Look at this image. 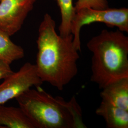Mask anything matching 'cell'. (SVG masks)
Listing matches in <instances>:
<instances>
[{
	"label": "cell",
	"mask_w": 128,
	"mask_h": 128,
	"mask_svg": "<svg viewBox=\"0 0 128 128\" xmlns=\"http://www.w3.org/2000/svg\"><path fill=\"white\" fill-rule=\"evenodd\" d=\"M0 128H35L18 107L0 105Z\"/></svg>",
	"instance_id": "cell-9"
},
{
	"label": "cell",
	"mask_w": 128,
	"mask_h": 128,
	"mask_svg": "<svg viewBox=\"0 0 128 128\" xmlns=\"http://www.w3.org/2000/svg\"><path fill=\"white\" fill-rule=\"evenodd\" d=\"M94 22L104 23L108 26L116 27L122 32H128V9L126 8L102 10L84 8L76 12L72 20L71 33L74 43L81 51L80 32L85 25Z\"/></svg>",
	"instance_id": "cell-4"
},
{
	"label": "cell",
	"mask_w": 128,
	"mask_h": 128,
	"mask_svg": "<svg viewBox=\"0 0 128 128\" xmlns=\"http://www.w3.org/2000/svg\"><path fill=\"white\" fill-rule=\"evenodd\" d=\"M102 102L128 110V78L111 82L102 89Z\"/></svg>",
	"instance_id": "cell-7"
},
{
	"label": "cell",
	"mask_w": 128,
	"mask_h": 128,
	"mask_svg": "<svg viewBox=\"0 0 128 128\" xmlns=\"http://www.w3.org/2000/svg\"><path fill=\"white\" fill-rule=\"evenodd\" d=\"M37 0H0V30L12 36L20 30Z\"/></svg>",
	"instance_id": "cell-6"
},
{
	"label": "cell",
	"mask_w": 128,
	"mask_h": 128,
	"mask_svg": "<svg viewBox=\"0 0 128 128\" xmlns=\"http://www.w3.org/2000/svg\"><path fill=\"white\" fill-rule=\"evenodd\" d=\"M14 71L10 68V64L0 60V80L8 77Z\"/></svg>",
	"instance_id": "cell-13"
},
{
	"label": "cell",
	"mask_w": 128,
	"mask_h": 128,
	"mask_svg": "<svg viewBox=\"0 0 128 128\" xmlns=\"http://www.w3.org/2000/svg\"><path fill=\"white\" fill-rule=\"evenodd\" d=\"M60 7L61 22L59 27V34L66 37L71 33L72 20L76 14L73 0H55Z\"/></svg>",
	"instance_id": "cell-11"
},
{
	"label": "cell",
	"mask_w": 128,
	"mask_h": 128,
	"mask_svg": "<svg viewBox=\"0 0 128 128\" xmlns=\"http://www.w3.org/2000/svg\"><path fill=\"white\" fill-rule=\"evenodd\" d=\"M30 88L16 98L19 107L35 128H86L75 96L66 101L40 86Z\"/></svg>",
	"instance_id": "cell-2"
},
{
	"label": "cell",
	"mask_w": 128,
	"mask_h": 128,
	"mask_svg": "<svg viewBox=\"0 0 128 128\" xmlns=\"http://www.w3.org/2000/svg\"><path fill=\"white\" fill-rule=\"evenodd\" d=\"M36 64L27 62L16 72H14L0 84V105L16 98L32 87L41 86Z\"/></svg>",
	"instance_id": "cell-5"
},
{
	"label": "cell",
	"mask_w": 128,
	"mask_h": 128,
	"mask_svg": "<svg viewBox=\"0 0 128 128\" xmlns=\"http://www.w3.org/2000/svg\"><path fill=\"white\" fill-rule=\"evenodd\" d=\"M10 36L0 30V60L10 64L24 56L23 48L12 41Z\"/></svg>",
	"instance_id": "cell-10"
},
{
	"label": "cell",
	"mask_w": 128,
	"mask_h": 128,
	"mask_svg": "<svg viewBox=\"0 0 128 128\" xmlns=\"http://www.w3.org/2000/svg\"><path fill=\"white\" fill-rule=\"evenodd\" d=\"M56 28L55 20L45 14L38 28L35 64L42 82L61 91L78 74L79 51L74 45L73 35L62 37Z\"/></svg>",
	"instance_id": "cell-1"
},
{
	"label": "cell",
	"mask_w": 128,
	"mask_h": 128,
	"mask_svg": "<svg viewBox=\"0 0 128 128\" xmlns=\"http://www.w3.org/2000/svg\"><path fill=\"white\" fill-rule=\"evenodd\" d=\"M87 47L92 54L91 81L100 89L128 78V37L124 32L103 30Z\"/></svg>",
	"instance_id": "cell-3"
},
{
	"label": "cell",
	"mask_w": 128,
	"mask_h": 128,
	"mask_svg": "<svg viewBox=\"0 0 128 128\" xmlns=\"http://www.w3.org/2000/svg\"><path fill=\"white\" fill-rule=\"evenodd\" d=\"M76 12L84 8L102 10L109 8L107 0H78L74 6Z\"/></svg>",
	"instance_id": "cell-12"
},
{
	"label": "cell",
	"mask_w": 128,
	"mask_h": 128,
	"mask_svg": "<svg viewBox=\"0 0 128 128\" xmlns=\"http://www.w3.org/2000/svg\"><path fill=\"white\" fill-rule=\"evenodd\" d=\"M96 112L104 120L107 128H128V110L101 101Z\"/></svg>",
	"instance_id": "cell-8"
}]
</instances>
